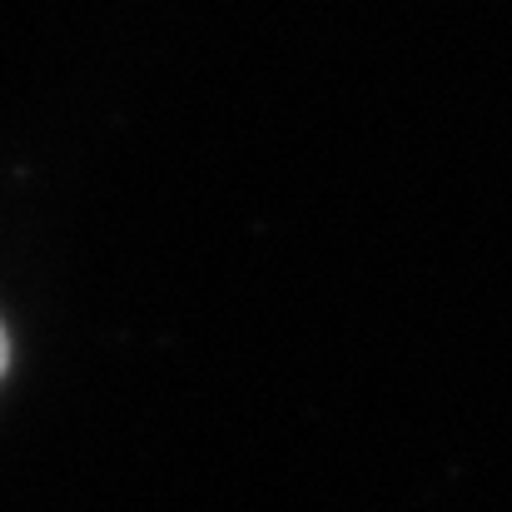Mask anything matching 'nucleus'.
<instances>
[{
    "mask_svg": "<svg viewBox=\"0 0 512 512\" xmlns=\"http://www.w3.org/2000/svg\"><path fill=\"white\" fill-rule=\"evenodd\" d=\"M5 363H10V343H5V329H0V373H5Z\"/></svg>",
    "mask_w": 512,
    "mask_h": 512,
    "instance_id": "obj_1",
    "label": "nucleus"
}]
</instances>
